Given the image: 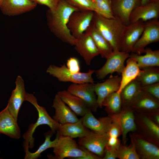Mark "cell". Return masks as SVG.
Here are the masks:
<instances>
[{"mask_svg":"<svg viewBox=\"0 0 159 159\" xmlns=\"http://www.w3.org/2000/svg\"><path fill=\"white\" fill-rule=\"evenodd\" d=\"M151 1H159V0H151Z\"/></svg>","mask_w":159,"mask_h":159,"instance_id":"f6af8a7d","label":"cell"},{"mask_svg":"<svg viewBox=\"0 0 159 159\" xmlns=\"http://www.w3.org/2000/svg\"><path fill=\"white\" fill-rule=\"evenodd\" d=\"M129 136L140 159H159V146L145 139L135 132H130Z\"/></svg>","mask_w":159,"mask_h":159,"instance_id":"5bb4252c","label":"cell"},{"mask_svg":"<svg viewBox=\"0 0 159 159\" xmlns=\"http://www.w3.org/2000/svg\"><path fill=\"white\" fill-rule=\"evenodd\" d=\"M147 113L153 122L159 125V110Z\"/></svg>","mask_w":159,"mask_h":159,"instance_id":"7bdbcfd3","label":"cell"},{"mask_svg":"<svg viewBox=\"0 0 159 159\" xmlns=\"http://www.w3.org/2000/svg\"><path fill=\"white\" fill-rule=\"evenodd\" d=\"M57 94L77 115L83 117L90 110L82 100L67 90L59 91Z\"/></svg>","mask_w":159,"mask_h":159,"instance_id":"d4e9b609","label":"cell"},{"mask_svg":"<svg viewBox=\"0 0 159 159\" xmlns=\"http://www.w3.org/2000/svg\"><path fill=\"white\" fill-rule=\"evenodd\" d=\"M117 158L119 159H140L133 143L129 146L121 143L117 150Z\"/></svg>","mask_w":159,"mask_h":159,"instance_id":"836d02e7","label":"cell"},{"mask_svg":"<svg viewBox=\"0 0 159 159\" xmlns=\"http://www.w3.org/2000/svg\"><path fill=\"white\" fill-rule=\"evenodd\" d=\"M159 16V1H151L141 5L132 11L130 15V24L139 20L144 22L153 19H158Z\"/></svg>","mask_w":159,"mask_h":159,"instance_id":"ac0fdd59","label":"cell"},{"mask_svg":"<svg viewBox=\"0 0 159 159\" xmlns=\"http://www.w3.org/2000/svg\"><path fill=\"white\" fill-rule=\"evenodd\" d=\"M109 116L112 117L113 120L107 134L109 137H112L118 138L121 135L120 125L115 115Z\"/></svg>","mask_w":159,"mask_h":159,"instance_id":"8d00e7d4","label":"cell"},{"mask_svg":"<svg viewBox=\"0 0 159 159\" xmlns=\"http://www.w3.org/2000/svg\"><path fill=\"white\" fill-rule=\"evenodd\" d=\"M108 138L107 133H99L91 131L85 136L79 138L78 143L79 145L102 158Z\"/></svg>","mask_w":159,"mask_h":159,"instance_id":"8fae6325","label":"cell"},{"mask_svg":"<svg viewBox=\"0 0 159 159\" xmlns=\"http://www.w3.org/2000/svg\"><path fill=\"white\" fill-rule=\"evenodd\" d=\"M94 83H72L67 90L82 100L90 109L95 112L98 107L95 90Z\"/></svg>","mask_w":159,"mask_h":159,"instance_id":"7c38bea8","label":"cell"},{"mask_svg":"<svg viewBox=\"0 0 159 159\" xmlns=\"http://www.w3.org/2000/svg\"><path fill=\"white\" fill-rule=\"evenodd\" d=\"M71 5L80 11H95L93 0H66Z\"/></svg>","mask_w":159,"mask_h":159,"instance_id":"d590c367","label":"cell"},{"mask_svg":"<svg viewBox=\"0 0 159 159\" xmlns=\"http://www.w3.org/2000/svg\"><path fill=\"white\" fill-rule=\"evenodd\" d=\"M140 83L135 79L127 84L120 92L122 103V110L130 108L138 94L141 90Z\"/></svg>","mask_w":159,"mask_h":159,"instance_id":"f1b7e54d","label":"cell"},{"mask_svg":"<svg viewBox=\"0 0 159 159\" xmlns=\"http://www.w3.org/2000/svg\"><path fill=\"white\" fill-rule=\"evenodd\" d=\"M67 67L69 70L73 73L80 72V65L77 58L75 57L69 58L67 62Z\"/></svg>","mask_w":159,"mask_h":159,"instance_id":"f35d334b","label":"cell"},{"mask_svg":"<svg viewBox=\"0 0 159 159\" xmlns=\"http://www.w3.org/2000/svg\"><path fill=\"white\" fill-rule=\"evenodd\" d=\"M83 125L82 119L75 122L61 124L59 130L57 131L62 136L72 138L84 137L90 131Z\"/></svg>","mask_w":159,"mask_h":159,"instance_id":"4316f807","label":"cell"},{"mask_svg":"<svg viewBox=\"0 0 159 159\" xmlns=\"http://www.w3.org/2000/svg\"><path fill=\"white\" fill-rule=\"evenodd\" d=\"M134 112L136 127L135 132L159 146V125L153 122L147 113Z\"/></svg>","mask_w":159,"mask_h":159,"instance_id":"8992f818","label":"cell"},{"mask_svg":"<svg viewBox=\"0 0 159 159\" xmlns=\"http://www.w3.org/2000/svg\"><path fill=\"white\" fill-rule=\"evenodd\" d=\"M25 101L30 102L36 108L38 112V117L35 123H32L29 125L27 130L23 135V147L25 152L29 151V148L32 149L34 147V138L33 137V134L38 126L44 125H48L54 134L59 130L61 126V124L51 117L44 107L38 104L37 99L33 94L27 93Z\"/></svg>","mask_w":159,"mask_h":159,"instance_id":"7a4b0ae2","label":"cell"},{"mask_svg":"<svg viewBox=\"0 0 159 159\" xmlns=\"http://www.w3.org/2000/svg\"><path fill=\"white\" fill-rule=\"evenodd\" d=\"M126 61V65L121 73L120 87L118 92L120 93L127 84L135 79L139 74L141 69L134 59L129 57Z\"/></svg>","mask_w":159,"mask_h":159,"instance_id":"f546056e","label":"cell"},{"mask_svg":"<svg viewBox=\"0 0 159 159\" xmlns=\"http://www.w3.org/2000/svg\"><path fill=\"white\" fill-rule=\"evenodd\" d=\"M130 56L129 53L120 51H113L106 59L104 65L99 69L95 70V73L97 79H104L109 74H111L117 72L121 74L125 66L124 63Z\"/></svg>","mask_w":159,"mask_h":159,"instance_id":"52a82bcc","label":"cell"},{"mask_svg":"<svg viewBox=\"0 0 159 159\" xmlns=\"http://www.w3.org/2000/svg\"><path fill=\"white\" fill-rule=\"evenodd\" d=\"M112 12L125 26L130 24L131 13L136 8L141 5V0H110Z\"/></svg>","mask_w":159,"mask_h":159,"instance_id":"9a60e30c","label":"cell"},{"mask_svg":"<svg viewBox=\"0 0 159 159\" xmlns=\"http://www.w3.org/2000/svg\"><path fill=\"white\" fill-rule=\"evenodd\" d=\"M121 143L120 140L118 138L109 137L105 147L117 149Z\"/></svg>","mask_w":159,"mask_h":159,"instance_id":"b9f144b4","label":"cell"},{"mask_svg":"<svg viewBox=\"0 0 159 159\" xmlns=\"http://www.w3.org/2000/svg\"><path fill=\"white\" fill-rule=\"evenodd\" d=\"M0 133L16 139L21 137V131L15 120L7 107L0 112Z\"/></svg>","mask_w":159,"mask_h":159,"instance_id":"7402d4cb","label":"cell"},{"mask_svg":"<svg viewBox=\"0 0 159 159\" xmlns=\"http://www.w3.org/2000/svg\"><path fill=\"white\" fill-rule=\"evenodd\" d=\"M56 137L53 141L51 140V138L54 134L51 130L44 134L45 140L44 142L40 146L37 150L34 153H31L29 151L25 152L24 159H37L41 156V154L48 148H53L56 144L60 134L57 131Z\"/></svg>","mask_w":159,"mask_h":159,"instance_id":"d6a6232c","label":"cell"},{"mask_svg":"<svg viewBox=\"0 0 159 159\" xmlns=\"http://www.w3.org/2000/svg\"><path fill=\"white\" fill-rule=\"evenodd\" d=\"M135 79L141 87L159 82V68L157 67L143 68Z\"/></svg>","mask_w":159,"mask_h":159,"instance_id":"4dcf8cb0","label":"cell"},{"mask_svg":"<svg viewBox=\"0 0 159 159\" xmlns=\"http://www.w3.org/2000/svg\"><path fill=\"white\" fill-rule=\"evenodd\" d=\"M95 71V70L89 69L87 72L73 73L71 72L64 64L60 67L53 65H50L47 69L46 72L56 77L59 81L81 84L94 83L92 76Z\"/></svg>","mask_w":159,"mask_h":159,"instance_id":"5b68a950","label":"cell"},{"mask_svg":"<svg viewBox=\"0 0 159 159\" xmlns=\"http://www.w3.org/2000/svg\"><path fill=\"white\" fill-rule=\"evenodd\" d=\"M79 11L66 0H59L54 10L47 13V23L51 31L63 42L74 45L76 39L71 33L67 24L69 17L74 12Z\"/></svg>","mask_w":159,"mask_h":159,"instance_id":"6da1fadb","label":"cell"},{"mask_svg":"<svg viewBox=\"0 0 159 159\" xmlns=\"http://www.w3.org/2000/svg\"><path fill=\"white\" fill-rule=\"evenodd\" d=\"M52 107L55 109V114L52 118L61 124L73 123L79 120L76 115L56 94L53 100Z\"/></svg>","mask_w":159,"mask_h":159,"instance_id":"603a6c76","label":"cell"},{"mask_svg":"<svg viewBox=\"0 0 159 159\" xmlns=\"http://www.w3.org/2000/svg\"><path fill=\"white\" fill-rule=\"evenodd\" d=\"M117 149H113L105 147V150L104 156L103 159H116L117 158Z\"/></svg>","mask_w":159,"mask_h":159,"instance_id":"60d3db41","label":"cell"},{"mask_svg":"<svg viewBox=\"0 0 159 159\" xmlns=\"http://www.w3.org/2000/svg\"><path fill=\"white\" fill-rule=\"evenodd\" d=\"M144 53V55H142L131 52L129 57L135 60L140 69L146 67L159 66V50H153L150 48H146Z\"/></svg>","mask_w":159,"mask_h":159,"instance_id":"83f0119b","label":"cell"},{"mask_svg":"<svg viewBox=\"0 0 159 159\" xmlns=\"http://www.w3.org/2000/svg\"><path fill=\"white\" fill-rule=\"evenodd\" d=\"M102 106L109 115L118 114L122 111V103L120 93L117 92L112 93L104 99Z\"/></svg>","mask_w":159,"mask_h":159,"instance_id":"1f68e13d","label":"cell"},{"mask_svg":"<svg viewBox=\"0 0 159 159\" xmlns=\"http://www.w3.org/2000/svg\"><path fill=\"white\" fill-rule=\"evenodd\" d=\"M95 4V12L107 18L115 17L112 10L110 0H93Z\"/></svg>","mask_w":159,"mask_h":159,"instance_id":"e575fe53","label":"cell"},{"mask_svg":"<svg viewBox=\"0 0 159 159\" xmlns=\"http://www.w3.org/2000/svg\"><path fill=\"white\" fill-rule=\"evenodd\" d=\"M130 108L134 111L145 113L159 110V100L141 90Z\"/></svg>","mask_w":159,"mask_h":159,"instance_id":"d6986e66","label":"cell"},{"mask_svg":"<svg viewBox=\"0 0 159 159\" xmlns=\"http://www.w3.org/2000/svg\"></svg>","mask_w":159,"mask_h":159,"instance_id":"c3c4849f","label":"cell"},{"mask_svg":"<svg viewBox=\"0 0 159 159\" xmlns=\"http://www.w3.org/2000/svg\"><path fill=\"white\" fill-rule=\"evenodd\" d=\"M92 37L102 57L106 59L113 52L112 49L108 41L95 27L92 22L85 31Z\"/></svg>","mask_w":159,"mask_h":159,"instance_id":"484cf974","label":"cell"},{"mask_svg":"<svg viewBox=\"0 0 159 159\" xmlns=\"http://www.w3.org/2000/svg\"><path fill=\"white\" fill-rule=\"evenodd\" d=\"M74 48L82 57L87 65L90 64L92 60L100 54L99 51L92 37L85 32L76 38Z\"/></svg>","mask_w":159,"mask_h":159,"instance_id":"4fadbf2b","label":"cell"},{"mask_svg":"<svg viewBox=\"0 0 159 159\" xmlns=\"http://www.w3.org/2000/svg\"><path fill=\"white\" fill-rule=\"evenodd\" d=\"M121 78V76L118 75L113 76L111 74L104 82L95 84V90L97 96V100L99 107H102L103 101L107 95L118 90Z\"/></svg>","mask_w":159,"mask_h":159,"instance_id":"ffe728a7","label":"cell"},{"mask_svg":"<svg viewBox=\"0 0 159 159\" xmlns=\"http://www.w3.org/2000/svg\"><path fill=\"white\" fill-rule=\"evenodd\" d=\"M92 22L108 41L113 51H120V39L126 26L118 17L107 18L94 12Z\"/></svg>","mask_w":159,"mask_h":159,"instance_id":"3957f363","label":"cell"},{"mask_svg":"<svg viewBox=\"0 0 159 159\" xmlns=\"http://www.w3.org/2000/svg\"><path fill=\"white\" fill-rule=\"evenodd\" d=\"M1 134L0 133V135Z\"/></svg>","mask_w":159,"mask_h":159,"instance_id":"7dc6e473","label":"cell"},{"mask_svg":"<svg viewBox=\"0 0 159 159\" xmlns=\"http://www.w3.org/2000/svg\"><path fill=\"white\" fill-rule=\"evenodd\" d=\"M15 83L16 87L12 92L6 107L11 115L17 121L19 112L22 103L25 101L27 93L25 90L24 81L21 76H17Z\"/></svg>","mask_w":159,"mask_h":159,"instance_id":"2e32d148","label":"cell"},{"mask_svg":"<svg viewBox=\"0 0 159 159\" xmlns=\"http://www.w3.org/2000/svg\"><path fill=\"white\" fill-rule=\"evenodd\" d=\"M81 119L86 127L99 133H107L113 120L112 117L108 115L97 119L94 116L91 110H89Z\"/></svg>","mask_w":159,"mask_h":159,"instance_id":"44dd1931","label":"cell"},{"mask_svg":"<svg viewBox=\"0 0 159 159\" xmlns=\"http://www.w3.org/2000/svg\"><path fill=\"white\" fill-rule=\"evenodd\" d=\"M151 0H141V5H144L150 2Z\"/></svg>","mask_w":159,"mask_h":159,"instance_id":"ee69618b","label":"cell"},{"mask_svg":"<svg viewBox=\"0 0 159 159\" xmlns=\"http://www.w3.org/2000/svg\"><path fill=\"white\" fill-rule=\"evenodd\" d=\"M159 41V21L151 19L145 22L143 32L134 45L132 52L141 55L145 53L146 47Z\"/></svg>","mask_w":159,"mask_h":159,"instance_id":"ba28073f","label":"cell"},{"mask_svg":"<svg viewBox=\"0 0 159 159\" xmlns=\"http://www.w3.org/2000/svg\"><path fill=\"white\" fill-rule=\"evenodd\" d=\"M141 90L159 100V82L141 87Z\"/></svg>","mask_w":159,"mask_h":159,"instance_id":"74e56055","label":"cell"},{"mask_svg":"<svg viewBox=\"0 0 159 159\" xmlns=\"http://www.w3.org/2000/svg\"><path fill=\"white\" fill-rule=\"evenodd\" d=\"M37 4L43 5L47 6L49 10L53 11L56 8L59 0H31Z\"/></svg>","mask_w":159,"mask_h":159,"instance_id":"ab89813d","label":"cell"},{"mask_svg":"<svg viewBox=\"0 0 159 159\" xmlns=\"http://www.w3.org/2000/svg\"><path fill=\"white\" fill-rule=\"evenodd\" d=\"M37 5L31 0H2L0 9L4 14L14 16L29 11Z\"/></svg>","mask_w":159,"mask_h":159,"instance_id":"e0dca14e","label":"cell"},{"mask_svg":"<svg viewBox=\"0 0 159 159\" xmlns=\"http://www.w3.org/2000/svg\"><path fill=\"white\" fill-rule=\"evenodd\" d=\"M53 148L54 154L53 159H63L70 158L85 159L86 156V152L80 148L73 138L62 136L60 134L56 144Z\"/></svg>","mask_w":159,"mask_h":159,"instance_id":"277c9868","label":"cell"},{"mask_svg":"<svg viewBox=\"0 0 159 159\" xmlns=\"http://www.w3.org/2000/svg\"><path fill=\"white\" fill-rule=\"evenodd\" d=\"M94 11H76L71 15L67 24L71 33L75 38L84 33L90 26L93 20Z\"/></svg>","mask_w":159,"mask_h":159,"instance_id":"9c48e42d","label":"cell"},{"mask_svg":"<svg viewBox=\"0 0 159 159\" xmlns=\"http://www.w3.org/2000/svg\"><path fill=\"white\" fill-rule=\"evenodd\" d=\"M120 125L122 135V143L126 145L127 135L129 132H135L136 127L134 111L130 108L122 110L115 115Z\"/></svg>","mask_w":159,"mask_h":159,"instance_id":"cb8c5ba5","label":"cell"},{"mask_svg":"<svg viewBox=\"0 0 159 159\" xmlns=\"http://www.w3.org/2000/svg\"><path fill=\"white\" fill-rule=\"evenodd\" d=\"M2 0H0V6Z\"/></svg>","mask_w":159,"mask_h":159,"instance_id":"bcb514c9","label":"cell"},{"mask_svg":"<svg viewBox=\"0 0 159 159\" xmlns=\"http://www.w3.org/2000/svg\"><path fill=\"white\" fill-rule=\"evenodd\" d=\"M144 26L145 22L141 20L125 26L120 40V51L132 52L134 45L143 32Z\"/></svg>","mask_w":159,"mask_h":159,"instance_id":"30bf717a","label":"cell"}]
</instances>
